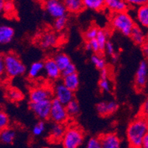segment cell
I'll return each instance as SVG.
<instances>
[{"label":"cell","instance_id":"obj_1","mask_svg":"<svg viewBox=\"0 0 148 148\" xmlns=\"http://www.w3.org/2000/svg\"><path fill=\"white\" fill-rule=\"evenodd\" d=\"M148 125L146 119L138 117L134 119L127 129V137L131 148H141L142 140L147 134Z\"/></svg>","mask_w":148,"mask_h":148},{"label":"cell","instance_id":"obj_2","mask_svg":"<svg viewBox=\"0 0 148 148\" xmlns=\"http://www.w3.org/2000/svg\"><path fill=\"white\" fill-rule=\"evenodd\" d=\"M4 62L5 74L9 77H16L26 72V66L16 54L8 53L4 56Z\"/></svg>","mask_w":148,"mask_h":148},{"label":"cell","instance_id":"obj_3","mask_svg":"<svg viewBox=\"0 0 148 148\" xmlns=\"http://www.w3.org/2000/svg\"><path fill=\"white\" fill-rule=\"evenodd\" d=\"M111 25L116 30L126 36H130L136 24L134 18L127 12L114 13L111 16Z\"/></svg>","mask_w":148,"mask_h":148},{"label":"cell","instance_id":"obj_4","mask_svg":"<svg viewBox=\"0 0 148 148\" xmlns=\"http://www.w3.org/2000/svg\"><path fill=\"white\" fill-rule=\"evenodd\" d=\"M84 141V132L78 127L72 126L66 129L62 138L64 148H79Z\"/></svg>","mask_w":148,"mask_h":148},{"label":"cell","instance_id":"obj_5","mask_svg":"<svg viewBox=\"0 0 148 148\" xmlns=\"http://www.w3.org/2000/svg\"><path fill=\"white\" fill-rule=\"evenodd\" d=\"M49 119L54 123L64 124L69 119L66 106L60 103L58 100L54 98L51 100V110Z\"/></svg>","mask_w":148,"mask_h":148},{"label":"cell","instance_id":"obj_6","mask_svg":"<svg viewBox=\"0 0 148 148\" xmlns=\"http://www.w3.org/2000/svg\"><path fill=\"white\" fill-rule=\"evenodd\" d=\"M29 108L37 118L41 121L49 119L51 110V100H44L38 103H29Z\"/></svg>","mask_w":148,"mask_h":148},{"label":"cell","instance_id":"obj_7","mask_svg":"<svg viewBox=\"0 0 148 148\" xmlns=\"http://www.w3.org/2000/svg\"><path fill=\"white\" fill-rule=\"evenodd\" d=\"M52 92L55 96V99L58 100L64 106H66L70 101L75 99L74 92L64 86L62 82H58L52 88Z\"/></svg>","mask_w":148,"mask_h":148},{"label":"cell","instance_id":"obj_8","mask_svg":"<svg viewBox=\"0 0 148 148\" xmlns=\"http://www.w3.org/2000/svg\"><path fill=\"white\" fill-rule=\"evenodd\" d=\"M44 7L46 12L55 19L66 16L67 12L64 2L58 0L46 1L44 3Z\"/></svg>","mask_w":148,"mask_h":148},{"label":"cell","instance_id":"obj_9","mask_svg":"<svg viewBox=\"0 0 148 148\" xmlns=\"http://www.w3.org/2000/svg\"><path fill=\"white\" fill-rule=\"evenodd\" d=\"M52 96V88L49 87H36L32 88L29 94L30 103H38L44 100H51Z\"/></svg>","mask_w":148,"mask_h":148},{"label":"cell","instance_id":"obj_10","mask_svg":"<svg viewBox=\"0 0 148 148\" xmlns=\"http://www.w3.org/2000/svg\"><path fill=\"white\" fill-rule=\"evenodd\" d=\"M147 63L145 60L141 61L135 77V87L138 91L144 89L147 83Z\"/></svg>","mask_w":148,"mask_h":148},{"label":"cell","instance_id":"obj_11","mask_svg":"<svg viewBox=\"0 0 148 148\" xmlns=\"http://www.w3.org/2000/svg\"><path fill=\"white\" fill-rule=\"evenodd\" d=\"M44 71L49 80H56L61 76V72L53 58H48L44 62Z\"/></svg>","mask_w":148,"mask_h":148},{"label":"cell","instance_id":"obj_12","mask_svg":"<svg viewBox=\"0 0 148 148\" xmlns=\"http://www.w3.org/2000/svg\"><path fill=\"white\" fill-rule=\"evenodd\" d=\"M101 148H121V140L114 133H108L99 137Z\"/></svg>","mask_w":148,"mask_h":148},{"label":"cell","instance_id":"obj_13","mask_svg":"<svg viewBox=\"0 0 148 148\" xmlns=\"http://www.w3.org/2000/svg\"><path fill=\"white\" fill-rule=\"evenodd\" d=\"M97 111L102 116H106L108 115L115 113L118 110L119 105L116 101L109 102H100L97 105Z\"/></svg>","mask_w":148,"mask_h":148},{"label":"cell","instance_id":"obj_14","mask_svg":"<svg viewBox=\"0 0 148 148\" xmlns=\"http://www.w3.org/2000/svg\"><path fill=\"white\" fill-rule=\"evenodd\" d=\"M105 7L114 13H119L127 12L129 5L126 1L123 0H106Z\"/></svg>","mask_w":148,"mask_h":148},{"label":"cell","instance_id":"obj_15","mask_svg":"<svg viewBox=\"0 0 148 148\" xmlns=\"http://www.w3.org/2000/svg\"><path fill=\"white\" fill-rule=\"evenodd\" d=\"M15 36V30L12 27L0 25V44H7L11 42Z\"/></svg>","mask_w":148,"mask_h":148},{"label":"cell","instance_id":"obj_16","mask_svg":"<svg viewBox=\"0 0 148 148\" xmlns=\"http://www.w3.org/2000/svg\"><path fill=\"white\" fill-rule=\"evenodd\" d=\"M62 83L70 91L75 92V91L78 89L79 86H80V79H79L78 75L77 73H75L63 77Z\"/></svg>","mask_w":148,"mask_h":148},{"label":"cell","instance_id":"obj_17","mask_svg":"<svg viewBox=\"0 0 148 148\" xmlns=\"http://www.w3.org/2000/svg\"><path fill=\"white\" fill-rule=\"evenodd\" d=\"M66 131V127L64 124L54 123L50 128L49 138L54 142L61 141Z\"/></svg>","mask_w":148,"mask_h":148},{"label":"cell","instance_id":"obj_18","mask_svg":"<svg viewBox=\"0 0 148 148\" xmlns=\"http://www.w3.org/2000/svg\"><path fill=\"white\" fill-rule=\"evenodd\" d=\"M58 41V36L54 33H47L42 36L40 39V45L44 49L55 47Z\"/></svg>","mask_w":148,"mask_h":148},{"label":"cell","instance_id":"obj_19","mask_svg":"<svg viewBox=\"0 0 148 148\" xmlns=\"http://www.w3.org/2000/svg\"><path fill=\"white\" fill-rule=\"evenodd\" d=\"M64 2L66 11L72 13H79L83 10L82 0H66Z\"/></svg>","mask_w":148,"mask_h":148},{"label":"cell","instance_id":"obj_20","mask_svg":"<svg viewBox=\"0 0 148 148\" xmlns=\"http://www.w3.org/2000/svg\"><path fill=\"white\" fill-rule=\"evenodd\" d=\"M16 133L14 129L11 127H6L0 130V142L6 145H10L16 138Z\"/></svg>","mask_w":148,"mask_h":148},{"label":"cell","instance_id":"obj_21","mask_svg":"<svg viewBox=\"0 0 148 148\" xmlns=\"http://www.w3.org/2000/svg\"><path fill=\"white\" fill-rule=\"evenodd\" d=\"M130 37L131 38V39L133 40L136 44L138 45H144L146 41V36L142 29L137 26L136 25H135L133 29H132L131 33H130Z\"/></svg>","mask_w":148,"mask_h":148},{"label":"cell","instance_id":"obj_22","mask_svg":"<svg viewBox=\"0 0 148 148\" xmlns=\"http://www.w3.org/2000/svg\"><path fill=\"white\" fill-rule=\"evenodd\" d=\"M136 18L139 24L144 27L148 26V5L147 4L138 7L136 11Z\"/></svg>","mask_w":148,"mask_h":148},{"label":"cell","instance_id":"obj_23","mask_svg":"<svg viewBox=\"0 0 148 148\" xmlns=\"http://www.w3.org/2000/svg\"><path fill=\"white\" fill-rule=\"evenodd\" d=\"M44 71V62L36 61L31 64L28 69V76L31 79H36L38 77L40 74Z\"/></svg>","mask_w":148,"mask_h":148},{"label":"cell","instance_id":"obj_24","mask_svg":"<svg viewBox=\"0 0 148 148\" xmlns=\"http://www.w3.org/2000/svg\"><path fill=\"white\" fill-rule=\"evenodd\" d=\"M53 60L56 62V65L60 70V72L62 70H64L66 67L68 66L70 64H72L70 58L64 53H58L55 56Z\"/></svg>","mask_w":148,"mask_h":148},{"label":"cell","instance_id":"obj_25","mask_svg":"<svg viewBox=\"0 0 148 148\" xmlns=\"http://www.w3.org/2000/svg\"><path fill=\"white\" fill-rule=\"evenodd\" d=\"M83 7L89 10L99 11L105 8L104 0H83Z\"/></svg>","mask_w":148,"mask_h":148},{"label":"cell","instance_id":"obj_26","mask_svg":"<svg viewBox=\"0 0 148 148\" xmlns=\"http://www.w3.org/2000/svg\"><path fill=\"white\" fill-rule=\"evenodd\" d=\"M67 114L69 115V117H75L78 115L80 112V107L79 103L75 99L70 101L69 103L66 106Z\"/></svg>","mask_w":148,"mask_h":148},{"label":"cell","instance_id":"obj_27","mask_svg":"<svg viewBox=\"0 0 148 148\" xmlns=\"http://www.w3.org/2000/svg\"><path fill=\"white\" fill-rule=\"evenodd\" d=\"M7 97L12 102H19L24 98V95L20 90L15 88H10L7 91Z\"/></svg>","mask_w":148,"mask_h":148},{"label":"cell","instance_id":"obj_28","mask_svg":"<svg viewBox=\"0 0 148 148\" xmlns=\"http://www.w3.org/2000/svg\"><path fill=\"white\" fill-rule=\"evenodd\" d=\"M95 39L97 41L99 47V50L103 51L105 49V47L108 41V34L106 31L103 29H99L97 35Z\"/></svg>","mask_w":148,"mask_h":148},{"label":"cell","instance_id":"obj_29","mask_svg":"<svg viewBox=\"0 0 148 148\" xmlns=\"http://www.w3.org/2000/svg\"><path fill=\"white\" fill-rule=\"evenodd\" d=\"M91 63H92L95 66L96 68H97L98 69H103L106 68V63L105 59L103 58L102 56H99L97 54H95L94 56H92L91 58Z\"/></svg>","mask_w":148,"mask_h":148},{"label":"cell","instance_id":"obj_30","mask_svg":"<svg viewBox=\"0 0 148 148\" xmlns=\"http://www.w3.org/2000/svg\"><path fill=\"white\" fill-rule=\"evenodd\" d=\"M46 130V124L44 121H39L33 127L32 134L34 136H40Z\"/></svg>","mask_w":148,"mask_h":148},{"label":"cell","instance_id":"obj_31","mask_svg":"<svg viewBox=\"0 0 148 148\" xmlns=\"http://www.w3.org/2000/svg\"><path fill=\"white\" fill-rule=\"evenodd\" d=\"M67 22H68V18L66 16L56 18L54 21V28L57 31H62L66 27Z\"/></svg>","mask_w":148,"mask_h":148},{"label":"cell","instance_id":"obj_32","mask_svg":"<svg viewBox=\"0 0 148 148\" xmlns=\"http://www.w3.org/2000/svg\"><path fill=\"white\" fill-rule=\"evenodd\" d=\"M98 31H99V29H98L97 27H90L84 33L85 39L86 40V41H91V40L95 39L97 37V35Z\"/></svg>","mask_w":148,"mask_h":148},{"label":"cell","instance_id":"obj_33","mask_svg":"<svg viewBox=\"0 0 148 148\" xmlns=\"http://www.w3.org/2000/svg\"><path fill=\"white\" fill-rule=\"evenodd\" d=\"M10 123L9 116L5 112L0 111V130L8 127Z\"/></svg>","mask_w":148,"mask_h":148},{"label":"cell","instance_id":"obj_34","mask_svg":"<svg viewBox=\"0 0 148 148\" xmlns=\"http://www.w3.org/2000/svg\"><path fill=\"white\" fill-rule=\"evenodd\" d=\"M86 148H101L99 137H91L87 142Z\"/></svg>","mask_w":148,"mask_h":148},{"label":"cell","instance_id":"obj_35","mask_svg":"<svg viewBox=\"0 0 148 148\" xmlns=\"http://www.w3.org/2000/svg\"><path fill=\"white\" fill-rule=\"evenodd\" d=\"M99 87L101 91L105 92H110L111 90V82L108 79H100L99 82Z\"/></svg>","mask_w":148,"mask_h":148},{"label":"cell","instance_id":"obj_36","mask_svg":"<svg viewBox=\"0 0 148 148\" xmlns=\"http://www.w3.org/2000/svg\"><path fill=\"white\" fill-rule=\"evenodd\" d=\"M75 73H77V69L75 64H70L68 66H66L64 70L61 71V75L63 77L72 75V74Z\"/></svg>","mask_w":148,"mask_h":148},{"label":"cell","instance_id":"obj_37","mask_svg":"<svg viewBox=\"0 0 148 148\" xmlns=\"http://www.w3.org/2000/svg\"><path fill=\"white\" fill-rule=\"evenodd\" d=\"M106 52H107L108 55L109 56H114L115 53V48H114V46L112 42H111L110 41H108L107 43L106 44V47H105V49Z\"/></svg>","mask_w":148,"mask_h":148},{"label":"cell","instance_id":"obj_38","mask_svg":"<svg viewBox=\"0 0 148 148\" xmlns=\"http://www.w3.org/2000/svg\"><path fill=\"white\" fill-rule=\"evenodd\" d=\"M90 44V47H91V50L94 51L95 53H98L99 52V44H98L97 41L96 39H93L91 40V41H88Z\"/></svg>","mask_w":148,"mask_h":148},{"label":"cell","instance_id":"obj_39","mask_svg":"<svg viewBox=\"0 0 148 148\" xmlns=\"http://www.w3.org/2000/svg\"><path fill=\"white\" fill-rule=\"evenodd\" d=\"M129 5H136V6H142V5L147 4V1L144 0H127L126 1Z\"/></svg>","mask_w":148,"mask_h":148},{"label":"cell","instance_id":"obj_40","mask_svg":"<svg viewBox=\"0 0 148 148\" xmlns=\"http://www.w3.org/2000/svg\"><path fill=\"white\" fill-rule=\"evenodd\" d=\"M5 74V62H4V56L0 54V77L4 76Z\"/></svg>","mask_w":148,"mask_h":148},{"label":"cell","instance_id":"obj_41","mask_svg":"<svg viewBox=\"0 0 148 148\" xmlns=\"http://www.w3.org/2000/svg\"><path fill=\"white\" fill-rule=\"evenodd\" d=\"M14 5L12 2H5V6H4V10L5 11H11L13 10Z\"/></svg>","mask_w":148,"mask_h":148},{"label":"cell","instance_id":"obj_42","mask_svg":"<svg viewBox=\"0 0 148 148\" xmlns=\"http://www.w3.org/2000/svg\"><path fill=\"white\" fill-rule=\"evenodd\" d=\"M101 79H108V70L106 69V67L103 69L101 70Z\"/></svg>","mask_w":148,"mask_h":148},{"label":"cell","instance_id":"obj_43","mask_svg":"<svg viewBox=\"0 0 148 148\" xmlns=\"http://www.w3.org/2000/svg\"><path fill=\"white\" fill-rule=\"evenodd\" d=\"M141 148H148V134L144 137L142 145H141Z\"/></svg>","mask_w":148,"mask_h":148},{"label":"cell","instance_id":"obj_44","mask_svg":"<svg viewBox=\"0 0 148 148\" xmlns=\"http://www.w3.org/2000/svg\"><path fill=\"white\" fill-rule=\"evenodd\" d=\"M142 111L144 114H145L147 115L148 112V101L146 100L144 103L143 106H142Z\"/></svg>","mask_w":148,"mask_h":148},{"label":"cell","instance_id":"obj_45","mask_svg":"<svg viewBox=\"0 0 148 148\" xmlns=\"http://www.w3.org/2000/svg\"><path fill=\"white\" fill-rule=\"evenodd\" d=\"M5 2L3 0H0V13L3 11L4 6H5Z\"/></svg>","mask_w":148,"mask_h":148},{"label":"cell","instance_id":"obj_46","mask_svg":"<svg viewBox=\"0 0 148 148\" xmlns=\"http://www.w3.org/2000/svg\"><path fill=\"white\" fill-rule=\"evenodd\" d=\"M118 59V56H116V54H114V56H112V60H113V61H116V60H117Z\"/></svg>","mask_w":148,"mask_h":148},{"label":"cell","instance_id":"obj_47","mask_svg":"<svg viewBox=\"0 0 148 148\" xmlns=\"http://www.w3.org/2000/svg\"><path fill=\"white\" fill-rule=\"evenodd\" d=\"M143 52H145V55H146V56H147V52H148V48H147V47H145V49H143Z\"/></svg>","mask_w":148,"mask_h":148}]
</instances>
